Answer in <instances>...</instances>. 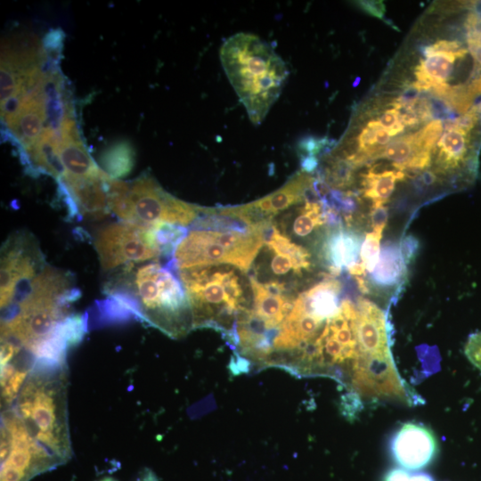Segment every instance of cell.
<instances>
[{
	"label": "cell",
	"instance_id": "6da1fadb",
	"mask_svg": "<svg viewBox=\"0 0 481 481\" xmlns=\"http://www.w3.org/2000/svg\"><path fill=\"white\" fill-rule=\"evenodd\" d=\"M27 288L15 311L2 319L1 338L15 342L35 359L66 361L62 326L79 295L70 275L46 265Z\"/></svg>",
	"mask_w": 481,
	"mask_h": 481
},
{
	"label": "cell",
	"instance_id": "7a4b0ae2",
	"mask_svg": "<svg viewBox=\"0 0 481 481\" xmlns=\"http://www.w3.org/2000/svg\"><path fill=\"white\" fill-rule=\"evenodd\" d=\"M174 272L157 262L127 265L106 284L104 292L135 316L178 338L192 330V317L185 289Z\"/></svg>",
	"mask_w": 481,
	"mask_h": 481
},
{
	"label": "cell",
	"instance_id": "3957f363",
	"mask_svg": "<svg viewBox=\"0 0 481 481\" xmlns=\"http://www.w3.org/2000/svg\"><path fill=\"white\" fill-rule=\"evenodd\" d=\"M224 208H205L175 249L172 269L231 265L249 272L264 245V232L270 222L250 224Z\"/></svg>",
	"mask_w": 481,
	"mask_h": 481
},
{
	"label": "cell",
	"instance_id": "277c9868",
	"mask_svg": "<svg viewBox=\"0 0 481 481\" xmlns=\"http://www.w3.org/2000/svg\"><path fill=\"white\" fill-rule=\"evenodd\" d=\"M219 56L250 121L261 124L288 79L289 72L284 61L259 37L244 32L224 40Z\"/></svg>",
	"mask_w": 481,
	"mask_h": 481
},
{
	"label": "cell",
	"instance_id": "5b68a950",
	"mask_svg": "<svg viewBox=\"0 0 481 481\" xmlns=\"http://www.w3.org/2000/svg\"><path fill=\"white\" fill-rule=\"evenodd\" d=\"M66 362L36 359L12 405L31 435L62 463L72 456Z\"/></svg>",
	"mask_w": 481,
	"mask_h": 481
},
{
	"label": "cell",
	"instance_id": "8992f818",
	"mask_svg": "<svg viewBox=\"0 0 481 481\" xmlns=\"http://www.w3.org/2000/svg\"><path fill=\"white\" fill-rule=\"evenodd\" d=\"M185 289L192 330L213 328L237 346L238 318L251 310L252 292L246 273L231 265H209L176 271Z\"/></svg>",
	"mask_w": 481,
	"mask_h": 481
},
{
	"label": "cell",
	"instance_id": "52a82bcc",
	"mask_svg": "<svg viewBox=\"0 0 481 481\" xmlns=\"http://www.w3.org/2000/svg\"><path fill=\"white\" fill-rule=\"evenodd\" d=\"M109 206L119 218L144 227L160 224H192L205 207L188 203L166 192L149 174L131 182L110 179Z\"/></svg>",
	"mask_w": 481,
	"mask_h": 481
},
{
	"label": "cell",
	"instance_id": "ba28073f",
	"mask_svg": "<svg viewBox=\"0 0 481 481\" xmlns=\"http://www.w3.org/2000/svg\"><path fill=\"white\" fill-rule=\"evenodd\" d=\"M0 481H29L63 464L40 444L13 408L1 412Z\"/></svg>",
	"mask_w": 481,
	"mask_h": 481
},
{
	"label": "cell",
	"instance_id": "9c48e42d",
	"mask_svg": "<svg viewBox=\"0 0 481 481\" xmlns=\"http://www.w3.org/2000/svg\"><path fill=\"white\" fill-rule=\"evenodd\" d=\"M94 246L104 271L139 265L162 255L151 228L126 221L100 229Z\"/></svg>",
	"mask_w": 481,
	"mask_h": 481
},
{
	"label": "cell",
	"instance_id": "30bf717a",
	"mask_svg": "<svg viewBox=\"0 0 481 481\" xmlns=\"http://www.w3.org/2000/svg\"><path fill=\"white\" fill-rule=\"evenodd\" d=\"M46 265L37 242L25 232L12 234L1 251V309L12 306L23 282H30Z\"/></svg>",
	"mask_w": 481,
	"mask_h": 481
},
{
	"label": "cell",
	"instance_id": "8fae6325",
	"mask_svg": "<svg viewBox=\"0 0 481 481\" xmlns=\"http://www.w3.org/2000/svg\"><path fill=\"white\" fill-rule=\"evenodd\" d=\"M315 177L299 171L281 188L250 203L228 207L231 214L250 224L271 222L282 211L303 203L314 191Z\"/></svg>",
	"mask_w": 481,
	"mask_h": 481
},
{
	"label": "cell",
	"instance_id": "7c38bea8",
	"mask_svg": "<svg viewBox=\"0 0 481 481\" xmlns=\"http://www.w3.org/2000/svg\"><path fill=\"white\" fill-rule=\"evenodd\" d=\"M268 251V271L281 281L289 274L301 276L312 267L311 253L290 240L272 221L264 232V245ZM283 282V281H282Z\"/></svg>",
	"mask_w": 481,
	"mask_h": 481
},
{
	"label": "cell",
	"instance_id": "4fadbf2b",
	"mask_svg": "<svg viewBox=\"0 0 481 481\" xmlns=\"http://www.w3.org/2000/svg\"><path fill=\"white\" fill-rule=\"evenodd\" d=\"M436 450L437 444L433 432L420 423H404L390 440L393 460L409 469L426 467L435 457Z\"/></svg>",
	"mask_w": 481,
	"mask_h": 481
},
{
	"label": "cell",
	"instance_id": "5bb4252c",
	"mask_svg": "<svg viewBox=\"0 0 481 481\" xmlns=\"http://www.w3.org/2000/svg\"><path fill=\"white\" fill-rule=\"evenodd\" d=\"M249 280L252 292L250 311L275 337L289 314L297 296L294 297L289 292L285 282L262 281L252 274L249 275Z\"/></svg>",
	"mask_w": 481,
	"mask_h": 481
},
{
	"label": "cell",
	"instance_id": "9a60e30c",
	"mask_svg": "<svg viewBox=\"0 0 481 481\" xmlns=\"http://www.w3.org/2000/svg\"><path fill=\"white\" fill-rule=\"evenodd\" d=\"M58 153L65 175L61 178H98L104 175L87 152L75 118L67 120L58 135Z\"/></svg>",
	"mask_w": 481,
	"mask_h": 481
},
{
	"label": "cell",
	"instance_id": "2e32d148",
	"mask_svg": "<svg viewBox=\"0 0 481 481\" xmlns=\"http://www.w3.org/2000/svg\"><path fill=\"white\" fill-rule=\"evenodd\" d=\"M362 235L352 228L342 225L330 228L320 247V257L332 276L347 271L360 262Z\"/></svg>",
	"mask_w": 481,
	"mask_h": 481
},
{
	"label": "cell",
	"instance_id": "e0dca14e",
	"mask_svg": "<svg viewBox=\"0 0 481 481\" xmlns=\"http://www.w3.org/2000/svg\"><path fill=\"white\" fill-rule=\"evenodd\" d=\"M407 265L402 256L400 245L387 241L380 249L379 261L369 277H363L366 294L383 293L398 289L405 281Z\"/></svg>",
	"mask_w": 481,
	"mask_h": 481
},
{
	"label": "cell",
	"instance_id": "ac0fdd59",
	"mask_svg": "<svg viewBox=\"0 0 481 481\" xmlns=\"http://www.w3.org/2000/svg\"><path fill=\"white\" fill-rule=\"evenodd\" d=\"M470 54L469 48L464 47L454 53H436L421 60L415 69L417 81L413 84L421 91H430L435 85L448 84L456 61L462 60Z\"/></svg>",
	"mask_w": 481,
	"mask_h": 481
},
{
	"label": "cell",
	"instance_id": "d6986e66",
	"mask_svg": "<svg viewBox=\"0 0 481 481\" xmlns=\"http://www.w3.org/2000/svg\"><path fill=\"white\" fill-rule=\"evenodd\" d=\"M35 360L30 354L22 349L11 361L1 365L2 411L12 407Z\"/></svg>",
	"mask_w": 481,
	"mask_h": 481
},
{
	"label": "cell",
	"instance_id": "ffe728a7",
	"mask_svg": "<svg viewBox=\"0 0 481 481\" xmlns=\"http://www.w3.org/2000/svg\"><path fill=\"white\" fill-rule=\"evenodd\" d=\"M405 176L406 174L400 170L371 167L362 175V195L371 201V208L382 207L388 201L396 183L404 180Z\"/></svg>",
	"mask_w": 481,
	"mask_h": 481
},
{
	"label": "cell",
	"instance_id": "44dd1931",
	"mask_svg": "<svg viewBox=\"0 0 481 481\" xmlns=\"http://www.w3.org/2000/svg\"><path fill=\"white\" fill-rule=\"evenodd\" d=\"M289 225V239H304L320 227L328 225L326 205L317 195L308 197L294 213Z\"/></svg>",
	"mask_w": 481,
	"mask_h": 481
},
{
	"label": "cell",
	"instance_id": "7402d4cb",
	"mask_svg": "<svg viewBox=\"0 0 481 481\" xmlns=\"http://www.w3.org/2000/svg\"><path fill=\"white\" fill-rule=\"evenodd\" d=\"M103 171L112 179L127 175L135 164V151L126 141L117 142L109 146L101 155Z\"/></svg>",
	"mask_w": 481,
	"mask_h": 481
},
{
	"label": "cell",
	"instance_id": "603a6c76",
	"mask_svg": "<svg viewBox=\"0 0 481 481\" xmlns=\"http://www.w3.org/2000/svg\"><path fill=\"white\" fill-rule=\"evenodd\" d=\"M421 151L416 143L414 134L400 137L389 143L379 155L378 159L391 161L396 169L404 172L408 168L412 159Z\"/></svg>",
	"mask_w": 481,
	"mask_h": 481
},
{
	"label": "cell",
	"instance_id": "cb8c5ba5",
	"mask_svg": "<svg viewBox=\"0 0 481 481\" xmlns=\"http://www.w3.org/2000/svg\"><path fill=\"white\" fill-rule=\"evenodd\" d=\"M381 238V232L371 231L365 235L363 240L360 250V263L365 268L367 273L373 271L379 261Z\"/></svg>",
	"mask_w": 481,
	"mask_h": 481
},
{
	"label": "cell",
	"instance_id": "d4e9b609",
	"mask_svg": "<svg viewBox=\"0 0 481 481\" xmlns=\"http://www.w3.org/2000/svg\"><path fill=\"white\" fill-rule=\"evenodd\" d=\"M444 133V122L439 119H433L428 122L420 131L414 133L415 143L420 151H435V144Z\"/></svg>",
	"mask_w": 481,
	"mask_h": 481
},
{
	"label": "cell",
	"instance_id": "484cf974",
	"mask_svg": "<svg viewBox=\"0 0 481 481\" xmlns=\"http://www.w3.org/2000/svg\"><path fill=\"white\" fill-rule=\"evenodd\" d=\"M377 122L381 127L387 129L392 136L404 132L405 127L401 122L398 111L395 108L387 110L377 119Z\"/></svg>",
	"mask_w": 481,
	"mask_h": 481
},
{
	"label": "cell",
	"instance_id": "4316f807",
	"mask_svg": "<svg viewBox=\"0 0 481 481\" xmlns=\"http://www.w3.org/2000/svg\"><path fill=\"white\" fill-rule=\"evenodd\" d=\"M464 354L481 371V331L469 335L464 346Z\"/></svg>",
	"mask_w": 481,
	"mask_h": 481
},
{
	"label": "cell",
	"instance_id": "83f0119b",
	"mask_svg": "<svg viewBox=\"0 0 481 481\" xmlns=\"http://www.w3.org/2000/svg\"><path fill=\"white\" fill-rule=\"evenodd\" d=\"M384 481H434L424 472H411L402 469H393L386 473Z\"/></svg>",
	"mask_w": 481,
	"mask_h": 481
},
{
	"label": "cell",
	"instance_id": "f1b7e54d",
	"mask_svg": "<svg viewBox=\"0 0 481 481\" xmlns=\"http://www.w3.org/2000/svg\"><path fill=\"white\" fill-rule=\"evenodd\" d=\"M463 44L458 40H438L433 45L425 47L423 53L426 57L436 53H454L464 48Z\"/></svg>",
	"mask_w": 481,
	"mask_h": 481
},
{
	"label": "cell",
	"instance_id": "f546056e",
	"mask_svg": "<svg viewBox=\"0 0 481 481\" xmlns=\"http://www.w3.org/2000/svg\"><path fill=\"white\" fill-rule=\"evenodd\" d=\"M399 245L402 256L408 265L414 260L418 254L420 249L419 240L413 235H407Z\"/></svg>",
	"mask_w": 481,
	"mask_h": 481
},
{
	"label": "cell",
	"instance_id": "4dcf8cb0",
	"mask_svg": "<svg viewBox=\"0 0 481 481\" xmlns=\"http://www.w3.org/2000/svg\"><path fill=\"white\" fill-rule=\"evenodd\" d=\"M387 222V208L385 206L371 208L370 211V225L372 231L383 233Z\"/></svg>",
	"mask_w": 481,
	"mask_h": 481
},
{
	"label": "cell",
	"instance_id": "1f68e13d",
	"mask_svg": "<svg viewBox=\"0 0 481 481\" xmlns=\"http://www.w3.org/2000/svg\"><path fill=\"white\" fill-rule=\"evenodd\" d=\"M358 5L369 14L377 18H383L385 5L381 1H359Z\"/></svg>",
	"mask_w": 481,
	"mask_h": 481
},
{
	"label": "cell",
	"instance_id": "d6a6232c",
	"mask_svg": "<svg viewBox=\"0 0 481 481\" xmlns=\"http://www.w3.org/2000/svg\"><path fill=\"white\" fill-rule=\"evenodd\" d=\"M436 180V175L430 170H424L421 173V181L427 185L433 184Z\"/></svg>",
	"mask_w": 481,
	"mask_h": 481
},
{
	"label": "cell",
	"instance_id": "836d02e7",
	"mask_svg": "<svg viewBox=\"0 0 481 481\" xmlns=\"http://www.w3.org/2000/svg\"><path fill=\"white\" fill-rule=\"evenodd\" d=\"M135 481H158L154 473L150 469H144Z\"/></svg>",
	"mask_w": 481,
	"mask_h": 481
},
{
	"label": "cell",
	"instance_id": "e575fe53",
	"mask_svg": "<svg viewBox=\"0 0 481 481\" xmlns=\"http://www.w3.org/2000/svg\"><path fill=\"white\" fill-rule=\"evenodd\" d=\"M99 481H117V480L114 479L113 477H103V478L100 479Z\"/></svg>",
	"mask_w": 481,
	"mask_h": 481
}]
</instances>
